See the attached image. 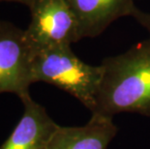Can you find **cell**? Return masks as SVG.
Listing matches in <instances>:
<instances>
[{
	"label": "cell",
	"instance_id": "1",
	"mask_svg": "<svg viewBox=\"0 0 150 149\" xmlns=\"http://www.w3.org/2000/svg\"><path fill=\"white\" fill-rule=\"evenodd\" d=\"M103 74L95 110L107 116L122 112L150 117V37L101 63Z\"/></svg>",
	"mask_w": 150,
	"mask_h": 149
},
{
	"label": "cell",
	"instance_id": "2",
	"mask_svg": "<svg viewBox=\"0 0 150 149\" xmlns=\"http://www.w3.org/2000/svg\"><path fill=\"white\" fill-rule=\"evenodd\" d=\"M101 64L90 65L75 54L71 46H58L34 52L32 81L47 82L75 97L91 113L95 110L102 80Z\"/></svg>",
	"mask_w": 150,
	"mask_h": 149
},
{
	"label": "cell",
	"instance_id": "3",
	"mask_svg": "<svg viewBox=\"0 0 150 149\" xmlns=\"http://www.w3.org/2000/svg\"><path fill=\"white\" fill-rule=\"evenodd\" d=\"M28 7L31 20L24 32L34 52L82 40L76 16L65 0H31Z\"/></svg>",
	"mask_w": 150,
	"mask_h": 149
},
{
	"label": "cell",
	"instance_id": "4",
	"mask_svg": "<svg viewBox=\"0 0 150 149\" xmlns=\"http://www.w3.org/2000/svg\"><path fill=\"white\" fill-rule=\"evenodd\" d=\"M34 50L24 30L0 20V94L18 98L29 92Z\"/></svg>",
	"mask_w": 150,
	"mask_h": 149
},
{
	"label": "cell",
	"instance_id": "5",
	"mask_svg": "<svg viewBox=\"0 0 150 149\" xmlns=\"http://www.w3.org/2000/svg\"><path fill=\"white\" fill-rule=\"evenodd\" d=\"M20 99L23 113L0 149H49L58 124L53 121L42 105L31 98L29 92Z\"/></svg>",
	"mask_w": 150,
	"mask_h": 149
},
{
	"label": "cell",
	"instance_id": "6",
	"mask_svg": "<svg viewBox=\"0 0 150 149\" xmlns=\"http://www.w3.org/2000/svg\"><path fill=\"white\" fill-rule=\"evenodd\" d=\"M76 16L81 39L95 38L123 17H132L134 0H65Z\"/></svg>",
	"mask_w": 150,
	"mask_h": 149
},
{
	"label": "cell",
	"instance_id": "7",
	"mask_svg": "<svg viewBox=\"0 0 150 149\" xmlns=\"http://www.w3.org/2000/svg\"><path fill=\"white\" fill-rule=\"evenodd\" d=\"M112 117L92 113L83 126H58L49 149H107L117 134Z\"/></svg>",
	"mask_w": 150,
	"mask_h": 149
},
{
	"label": "cell",
	"instance_id": "8",
	"mask_svg": "<svg viewBox=\"0 0 150 149\" xmlns=\"http://www.w3.org/2000/svg\"><path fill=\"white\" fill-rule=\"evenodd\" d=\"M132 17L137 20V23H139L143 28H145L150 34V13L144 12L137 7L133 13Z\"/></svg>",
	"mask_w": 150,
	"mask_h": 149
},
{
	"label": "cell",
	"instance_id": "9",
	"mask_svg": "<svg viewBox=\"0 0 150 149\" xmlns=\"http://www.w3.org/2000/svg\"><path fill=\"white\" fill-rule=\"evenodd\" d=\"M5 1H15V2H18V3H22V4L25 5H29L31 0H5Z\"/></svg>",
	"mask_w": 150,
	"mask_h": 149
}]
</instances>
